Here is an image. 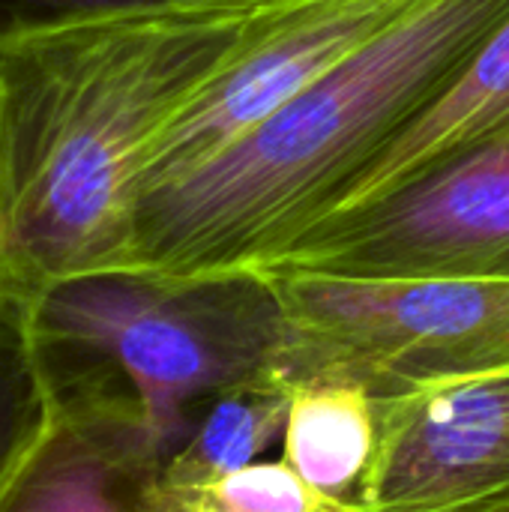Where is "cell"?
I'll use <instances>...</instances> for the list:
<instances>
[{
	"instance_id": "obj_3",
	"label": "cell",
	"mask_w": 509,
	"mask_h": 512,
	"mask_svg": "<svg viewBox=\"0 0 509 512\" xmlns=\"http://www.w3.org/2000/svg\"><path fill=\"white\" fill-rule=\"evenodd\" d=\"M15 303L39 393L123 405L156 468L213 396L273 369L285 330L264 270L117 267L48 282Z\"/></svg>"
},
{
	"instance_id": "obj_5",
	"label": "cell",
	"mask_w": 509,
	"mask_h": 512,
	"mask_svg": "<svg viewBox=\"0 0 509 512\" xmlns=\"http://www.w3.org/2000/svg\"><path fill=\"white\" fill-rule=\"evenodd\" d=\"M261 270L360 279L509 276V132L321 219Z\"/></svg>"
},
{
	"instance_id": "obj_12",
	"label": "cell",
	"mask_w": 509,
	"mask_h": 512,
	"mask_svg": "<svg viewBox=\"0 0 509 512\" xmlns=\"http://www.w3.org/2000/svg\"><path fill=\"white\" fill-rule=\"evenodd\" d=\"M351 507L354 504L324 498L279 459L252 462L177 504L159 510L144 507V512H348Z\"/></svg>"
},
{
	"instance_id": "obj_9",
	"label": "cell",
	"mask_w": 509,
	"mask_h": 512,
	"mask_svg": "<svg viewBox=\"0 0 509 512\" xmlns=\"http://www.w3.org/2000/svg\"><path fill=\"white\" fill-rule=\"evenodd\" d=\"M501 132H509V18L492 30L456 81L354 180L333 213L387 195L420 171Z\"/></svg>"
},
{
	"instance_id": "obj_7",
	"label": "cell",
	"mask_w": 509,
	"mask_h": 512,
	"mask_svg": "<svg viewBox=\"0 0 509 512\" xmlns=\"http://www.w3.org/2000/svg\"><path fill=\"white\" fill-rule=\"evenodd\" d=\"M509 495V366L378 402L360 512H456Z\"/></svg>"
},
{
	"instance_id": "obj_6",
	"label": "cell",
	"mask_w": 509,
	"mask_h": 512,
	"mask_svg": "<svg viewBox=\"0 0 509 512\" xmlns=\"http://www.w3.org/2000/svg\"><path fill=\"white\" fill-rule=\"evenodd\" d=\"M420 0H297L165 129L138 195L225 153L336 72ZM138 201V198H135Z\"/></svg>"
},
{
	"instance_id": "obj_10",
	"label": "cell",
	"mask_w": 509,
	"mask_h": 512,
	"mask_svg": "<svg viewBox=\"0 0 509 512\" xmlns=\"http://www.w3.org/2000/svg\"><path fill=\"white\" fill-rule=\"evenodd\" d=\"M291 387L276 369L222 390L195 417L186 441L147 477L144 507L177 504L204 486L246 468L282 438Z\"/></svg>"
},
{
	"instance_id": "obj_2",
	"label": "cell",
	"mask_w": 509,
	"mask_h": 512,
	"mask_svg": "<svg viewBox=\"0 0 509 512\" xmlns=\"http://www.w3.org/2000/svg\"><path fill=\"white\" fill-rule=\"evenodd\" d=\"M509 18V0H420L252 135L138 195L132 267L261 270L327 219Z\"/></svg>"
},
{
	"instance_id": "obj_15",
	"label": "cell",
	"mask_w": 509,
	"mask_h": 512,
	"mask_svg": "<svg viewBox=\"0 0 509 512\" xmlns=\"http://www.w3.org/2000/svg\"><path fill=\"white\" fill-rule=\"evenodd\" d=\"M474 512H509V498L498 501V504H489V507H480V510Z\"/></svg>"
},
{
	"instance_id": "obj_11",
	"label": "cell",
	"mask_w": 509,
	"mask_h": 512,
	"mask_svg": "<svg viewBox=\"0 0 509 512\" xmlns=\"http://www.w3.org/2000/svg\"><path fill=\"white\" fill-rule=\"evenodd\" d=\"M378 450V399L345 381L291 384L282 462L333 501L354 504Z\"/></svg>"
},
{
	"instance_id": "obj_14",
	"label": "cell",
	"mask_w": 509,
	"mask_h": 512,
	"mask_svg": "<svg viewBox=\"0 0 509 512\" xmlns=\"http://www.w3.org/2000/svg\"><path fill=\"white\" fill-rule=\"evenodd\" d=\"M273 0H0V48L15 39L102 12L129 9H252Z\"/></svg>"
},
{
	"instance_id": "obj_13",
	"label": "cell",
	"mask_w": 509,
	"mask_h": 512,
	"mask_svg": "<svg viewBox=\"0 0 509 512\" xmlns=\"http://www.w3.org/2000/svg\"><path fill=\"white\" fill-rule=\"evenodd\" d=\"M39 405V384L18 327V303L12 297H0V480L30 432Z\"/></svg>"
},
{
	"instance_id": "obj_8",
	"label": "cell",
	"mask_w": 509,
	"mask_h": 512,
	"mask_svg": "<svg viewBox=\"0 0 509 512\" xmlns=\"http://www.w3.org/2000/svg\"><path fill=\"white\" fill-rule=\"evenodd\" d=\"M39 396L0 480V512H144L156 465L135 417L117 402Z\"/></svg>"
},
{
	"instance_id": "obj_4",
	"label": "cell",
	"mask_w": 509,
	"mask_h": 512,
	"mask_svg": "<svg viewBox=\"0 0 509 512\" xmlns=\"http://www.w3.org/2000/svg\"><path fill=\"white\" fill-rule=\"evenodd\" d=\"M282 303L276 375L345 381L378 402L509 366V276L360 279L264 270Z\"/></svg>"
},
{
	"instance_id": "obj_1",
	"label": "cell",
	"mask_w": 509,
	"mask_h": 512,
	"mask_svg": "<svg viewBox=\"0 0 509 512\" xmlns=\"http://www.w3.org/2000/svg\"><path fill=\"white\" fill-rule=\"evenodd\" d=\"M291 3L102 12L0 48V297L132 267L150 150Z\"/></svg>"
}]
</instances>
